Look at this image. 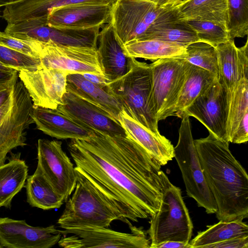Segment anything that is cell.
Instances as JSON below:
<instances>
[{"label":"cell","mask_w":248,"mask_h":248,"mask_svg":"<svg viewBox=\"0 0 248 248\" xmlns=\"http://www.w3.org/2000/svg\"><path fill=\"white\" fill-rule=\"evenodd\" d=\"M154 4L157 7L170 10L176 7L184 0H144Z\"/></svg>","instance_id":"b9f144b4"},{"label":"cell","mask_w":248,"mask_h":248,"mask_svg":"<svg viewBox=\"0 0 248 248\" xmlns=\"http://www.w3.org/2000/svg\"><path fill=\"white\" fill-rule=\"evenodd\" d=\"M18 72L33 105L56 109L62 104L66 92L67 72L43 67L35 71L21 70Z\"/></svg>","instance_id":"2e32d148"},{"label":"cell","mask_w":248,"mask_h":248,"mask_svg":"<svg viewBox=\"0 0 248 248\" xmlns=\"http://www.w3.org/2000/svg\"><path fill=\"white\" fill-rule=\"evenodd\" d=\"M18 71L16 70L6 71L0 69V82L6 81L12 78Z\"/></svg>","instance_id":"ee69618b"},{"label":"cell","mask_w":248,"mask_h":248,"mask_svg":"<svg viewBox=\"0 0 248 248\" xmlns=\"http://www.w3.org/2000/svg\"><path fill=\"white\" fill-rule=\"evenodd\" d=\"M55 225L33 227L25 220L0 217V244L6 248H50L61 238Z\"/></svg>","instance_id":"e0dca14e"},{"label":"cell","mask_w":248,"mask_h":248,"mask_svg":"<svg viewBox=\"0 0 248 248\" xmlns=\"http://www.w3.org/2000/svg\"><path fill=\"white\" fill-rule=\"evenodd\" d=\"M138 40H156L186 46L200 42L196 31L186 21L179 19L174 9L165 10Z\"/></svg>","instance_id":"44dd1931"},{"label":"cell","mask_w":248,"mask_h":248,"mask_svg":"<svg viewBox=\"0 0 248 248\" xmlns=\"http://www.w3.org/2000/svg\"><path fill=\"white\" fill-rule=\"evenodd\" d=\"M184 59L189 63L213 73L218 78L217 54L216 47L202 42H196L186 46Z\"/></svg>","instance_id":"1f68e13d"},{"label":"cell","mask_w":248,"mask_h":248,"mask_svg":"<svg viewBox=\"0 0 248 248\" xmlns=\"http://www.w3.org/2000/svg\"><path fill=\"white\" fill-rule=\"evenodd\" d=\"M93 132L68 143L76 167L114 200L128 224L155 213L163 186L161 165L129 135Z\"/></svg>","instance_id":"6da1fadb"},{"label":"cell","mask_w":248,"mask_h":248,"mask_svg":"<svg viewBox=\"0 0 248 248\" xmlns=\"http://www.w3.org/2000/svg\"><path fill=\"white\" fill-rule=\"evenodd\" d=\"M167 10L144 0H117L112 6L109 23L122 46L140 38Z\"/></svg>","instance_id":"30bf717a"},{"label":"cell","mask_w":248,"mask_h":248,"mask_svg":"<svg viewBox=\"0 0 248 248\" xmlns=\"http://www.w3.org/2000/svg\"><path fill=\"white\" fill-rule=\"evenodd\" d=\"M230 93L227 131L229 139L242 120L248 115V78L240 80Z\"/></svg>","instance_id":"4dcf8cb0"},{"label":"cell","mask_w":248,"mask_h":248,"mask_svg":"<svg viewBox=\"0 0 248 248\" xmlns=\"http://www.w3.org/2000/svg\"><path fill=\"white\" fill-rule=\"evenodd\" d=\"M66 91L93 104L118 121L123 107L107 89L89 81L81 74L76 73L67 75Z\"/></svg>","instance_id":"603a6c76"},{"label":"cell","mask_w":248,"mask_h":248,"mask_svg":"<svg viewBox=\"0 0 248 248\" xmlns=\"http://www.w3.org/2000/svg\"><path fill=\"white\" fill-rule=\"evenodd\" d=\"M24 186L26 190L27 202L32 207L47 210L59 208L64 202L38 166L34 173L28 176Z\"/></svg>","instance_id":"4316f807"},{"label":"cell","mask_w":248,"mask_h":248,"mask_svg":"<svg viewBox=\"0 0 248 248\" xmlns=\"http://www.w3.org/2000/svg\"><path fill=\"white\" fill-rule=\"evenodd\" d=\"M19 0H0V7L5 6Z\"/></svg>","instance_id":"f6af8a7d"},{"label":"cell","mask_w":248,"mask_h":248,"mask_svg":"<svg viewBox=\"0 0 248 248\" xmlns=\"http://www.w3.org/2000/svg\"><path fill=\"white\" fill-rule=\"evenodd\" d=\"M206 248H248V236L227 239L209 245Z\"/></svg>","instance_id":"74e56055"},{"label":"cell","mask_w":248,"mask_h":248,"mask_svg":"<svg viewBox=\"0 0 248 248\" xmlns=\"http://www.w3.org/2000/svg\"><path fill=\"white\" fill-rule=\"evenodd\" d=\"M107 91L120 102L123 109L150 130L160 133L151 104L152 72L150 65L131 57L128 72L108 83Z\"/></svg>","instance_id":"277c9868"},{"label":"cell","mask_w":248,"mask_h":248,"mask_svg":"<svg viewBox=\"0 0 248 248\" xmlns=\"http://www.w3.org/2000/svg\"><path fill=\"white\" fill-rule=\"evenodd\" d=\"M97 48L98 61L104 76L111 82L121 78L129 71L131 57H127L116 39L110 23L99 31Z\"/></svg>","instance_id":"ac0fdd59"},{"label":"cell","mask_w":248,"mask_h":248,"mask_svg":"<svg viewBox=\"0 0 248 248\" xmlns=\"http://www.w3.org/2000/svg\"><path fill=\"white\" fill-rule=\"evenodd\" d=\"M196 31L200 42L209 44L216 47L230 40L228 31L216 24L204 21H186Z\"/></svg>","instance_id":"e575fe53"},{"label":"cell","mask_w":248,"mask_h":248,"mask_svg":"<svg viewBox=\"0 0 248 248\" xmlns=\"http://www.w3.org/2000/svg\"><path fill=\"white\" fill-rule=\"evenodd\" d=\"M118 121L128 135L155 158L162 166L174 158V146L165 137L150 130L123 109Z\"/></svg>","instance_id":"ffe728a7"},{"label":"cell","mask_w":248,"mask_h":248,"mask_svg":"<svg viewBox=\"0 0 248 248\" xmlns=\"http://www.w3.org/2000/svg\"><path fill=\"white\" fill-rule=\"evenodd\" d=\"M148 233L150 248L165 241L189 243L193 225L181 189L164 174L161 199L157 211L152 215Z\"/></svg>","instance_id":"5b68a950"},{"label":"cell","mask_w":248,"mask_h":248,"mask_svg":"<svg viewBox=\"0 0 248 248\" xmlns=\"http://www.w3.org/2000/svg\"><path fill=\"white\" fill-rule=\"evenodd\" d=\"M62 101L56 109L80 126L110 136H128L118 121L87 100L66 91Z\"/></svg>","instance_id":"5bb4252c"},{"label":"cell","mask_w":248,"mask_h":248,"mask_svg":"<svg viewBox=\"0 0 248 248\" xmlns=\"http://www.w3.org/2000/svg\"><path fill=\"white\" fill-rule=\"evenodd\" d=\"M190 63L184 59L166 58L150 64L151 104L157 120L175 115V109Z\"/></svg>","instance_id":"52a82bcc"},{"label":"cell","mask_w":248,"mask_h":248,"mask_svg":"<svg viewBox=\"0 0 248 248\" xmlns=\"http://www.w3.org/2000/svg\"><path fill=\"white\" fill-rule=\"evenodd\" d=\"M203 175L217 206L219 220L248 216V175L229 149V142L212 133L194 140Z\"/></svg>","instance_id":"7a4b0ae2"},{"label":"cell","mask_w":248,"mask_h":248,"mask_svg":"<svg viewBox=\"0 0 248 248\" xmlns=\"http://www.w3.org/2000/svg\"><path fill=\"white\" fill-rule=\"evenodd\" d=\"M18 78V72L11 79L0 82V107L10 96Z\"/></svg>","instance_id":"f35d334b"},{"label":"cell","mask_w":248,"mask_h":248,"mask_svg":"<svg viewBox=\"0 0 248 248\" xmlns=\"http://www.w3.org/2000/svg\"><path fill=\"white\" fill-rule=\"evenodd\" d=\"M229 99V92L217 79L186 109L183 116L194 117L209 133L229 142L227 131Z\"/></svg>","instance_id":"7c38bea8"},{"label":"cell","mask_w":248,"mask_h":248,"mask_svg":"<svg viewBox=\"0 0 248 248\" xmlns=\"http://www.w3.org/2000/svg\"><path fill=\"white\" fill-rule=\"evenodd\" d=\"M248 140V115L240 122L229 139V142L240 144Z\"/></svg>","instance_id":"8d00e7d4"},{"label":"cell","mask_w":248,"mask_h":248,"mask_svg":"<svg viewBox=\"0 0 248 248\" xmlns=\"http://www.w3.org/2000/svg\"><path fill=\"white\" fill-rule=\"evenodd\" d=\"M0 45L29 56L39 58V42L20 39L4 31H0Z\"/></svg>","instance_id":"d590c367"},{"label":"cell","mask_w":248,"mask_h":248,"mask_svg":"<svg viewBox=\"0 0 248 248\" xmlns=\"http://www.w3.org/2000/svg\"><path fill=\"white\" fill-rule=\"evenodd\" d=\"M217 54L218 68V81L223 85L229 92L243 79L241 75L237 47L234 39L216 47Z\"/></svg>","instance_id":"f546056e"},{"label":"cell","mask_w":248,"mask_h":248,"mask_svg":"<svg viewBox=\"0 0 248 248\" xmlns=\"http://www.w3.org/2000/svg\"><path fill=\"white\" fill-rule=\"evenodd\" d=\"M207 227L205 231L198 232L189 242L191 248H206L209 245L227 239L248 236V225L243 220H219Z\"/></svg>","instance_id":"f1b7e54d"},{"label":"cell","mask_w":248,"mask_h":248,"mask_svg":"<svg viewBox=\"0 0 248 248\" xmlns=\"http://www.w3.org/2000/svg\"><path fill=\"white\" fill-rule=\"evenodd\" d=\"M81 75L89 81L103 88L107 89L108 84L110 82L104 75L90 73H84Z\"/></svg>","instance_id":"60d3db41"},{"label":"cell","mask_w":248,"mask_h":248,"mask_svg":"<svg viewBox=\"0 0 248 248\" xmlns=\"http://www.w3.org/2000/svg\"><path fill=\"white\" fill-rule=\"evenodd\" d=\"M217 79V77L213 73L190 63L176 105L175 115L182 118L186 109Z\"/></svg>","instance_id":"83f0119b"},{"label":"cell","mask_w":248,"mask_h":248,"mask_svg":"<svg viewBox=\"0 0 248 248\" xmlns=\"http://www.w3.org/2000/svg\"><path fill=\"white\" fill-rule=\"evenodd\" d=\"M39 43V58L43 67L65 71L68 74L104 75L98 61L96 47Z\"/></svg>","instance_id":"4fadbf2b"},{"label":"cell","mask_w":248,"mask_h":248,"mask_svg":"<svg viewBox=\"0 0 248 248\" xmlns=\"http://www.w3.org/2000/svg\"><path fill=\"white\" fill-rule=\"evenodd\" d=\"M61 141L40 139L37 143V166L64 202L74 191L77 182L75 167L63 150Z\"/></svg>","instance_id":"8fae6325"},{"label":"cell","mask_w":248,"mask_h":248,"mask_svg":"<svg viewBox=\"0 0 248 248\" xmlns=\"http://www.w3.org/2000/svg\"><path fill=\"white\" fill-rule=\"evenodd\" d=\"M174 157L181 170L187 195L208 214L216 213L217 206L205 179L192 137L189 117L182 118Z\"/></svg>","instance_id":"8992f818"},{"label":"cell","mask_w":248,"mask_h":248,"mask_svg":"<svg viewBox=\"0 0 248 248\" xmlns=\"http://www.w3.org/2000/svg\"><path fill=\"white\" fill-rule=\"evenodd\" d=\"M117 0H20L5 6L2 17L8 23L27 19L47 17L53 8L81 2H101L113 4Z\"/></svg>","instance_id":"7402d4cb"},{"label":"cell","mask_w":248,"mask_h":248,"mask_svg":"<svg viewBox=\"0 0 248 248\" xmlns=\"http://www.w3.org/2000/svg\"><path fill=\"white\" fill-rule=\"evenodd\" d=\"M31 117L38 130L57 139H87L94 135L93 131L78 125L57 109L33 105Z\"/></svg>","instance_id":"d6986e66"},{"label":"cell","mask_w":248,"mask_h":248,"mask_svg":"<svg viewBox=\"0 0 248 248\" xmlns=\"http://www.w3.org/2000/svg\"><path fill=\"white\" fill-rule=\"evenodd\" d=\"M0 62L15 69L35 71L43 68L40 59L28 55L0 45Z\"/></svg>","instance_id":"836d02e7"},{"label":"cell","mask_w":248,"mask_h":248,"mask_svg":"<svg viewBox=\"0 0 248 248\" xmlns=\"http://www.w3.org/2000/svg\"><path fill=\"white\" fill-rule=\"evenodd\" d=\"M154 248H191L189 243L178 241H165L155 246Z\"/></svg>","instance_id":"7bdbcfd3"},{"label":"cell","mask_w":248,"mask_h":248,"mask_svg":"<svg viewBox=\"0 0 248 248\" xmlns=\"http://www.w3.org/2000/svg\"><path fill=\"white\" fill-rule=\"evenodd\" d=\"M237 52L241 77L243 78H248V40L244 46L237 47Z\"/></svg>","instance_id":"ab89813d"},{"label":"cell","mask_w":248,"mask_h":248,"mask_svg":"<svg viewBox=\"0 0 248 248\" xmlns=\"http://www.w3.org/2000/svg\"><path fill=\"white\" fill-rule=\"evenodd\" d=\"M0 248H3L2 247L0 244Z\"/></svg>","instance_id":"7dc6e473"},{"label":"cell","mask_w":248,"mask_h":248,"mask_svg":"<svg viewBox=\"0 0 248 248\" xmlns=\"http://www.w3.org/2000/svg\"><path fill=\"white\" fill-rule=\"evenodd\" d=\"M74 193L66 200L57 223L63 229L107 227L115 220L127 223L118 203L104 190L77 167Z\"/></svg>","instance_id":"3957f363"},{"label":"cell","mask_w":248,"mask_h":248,"mask_svg":"<svg viewBox=\"0 0 248 248\" xmlns=\"http://www.w3.org/2000/svg\"><path fill=\"white\" fill-rule=\"evenodd\" d=\"M184 0H184L183 1H184Z\"/></svg>","instance_id":"c3c4849f"},{"label":"cell","mask_w":248,"mask_h":248,"mask_svg":"<svg viewBox=\"0 0 248 248\" xmlns=\"http://www.w3.org/2000/svg\"><path fill=\"white\" fill-rule=\"evenodd\" d=\"M228 31L231 39L248 34V0H228Z\"/></svg>","instance_id":"d6a6232c"},{"label":"cell","mask_w":248,"mask_h":248,"mask_svg":"<svg viewBox=\"0 0 248 248\" xmlns=\"http://www.w3.org/2000/svg\"><path fill=\"white\" fill-rule=\"evenodd\" d=\"M0 69L5 70L6 71H12L13 70H15V69H12V68H9L8 67L4 66L0 62Z\"/></svg>","instance_id":"bcb514c9"},{"label":"cell","mask_w":248,"mask_h":248,"mask_svg":"<svg viewBox=\"0 0 248 248\" xmlns=\"http://www.w3.org/2000/svg\"><path fill=\"white\" fill-rule=\"evenodd\" d=\"M33 103L21 81H17L6 101L0 107V166L12 150L27 145L26 131L34 123Z\"/></svg>","instance_id":"ba28073f"},{"label":"cell","mask_w":248,"mask_h":248,"mask_svg":"<svg viewBox=\"0 0 248 248\" xmlns=\"http://www.w3.org/2000/svg\"><path fill=\"white\" fill-rule=\"evenodd\" d=\"M173 9L180 19L210 22L228 31V0H186Z\"/></svg>","instance_id":"cb8c5ba5"},{"label":"cell","mask_w":248,"mask_h":248,"mask_svg":"<svg viewBox=\"0 0 248 248\" xmlns=\"http://www.w3.org/2000/svg\"><path fill=\"white\" fill-rule=\"evenodd\" d=\"M8 162L0 166V208L10 209L13 198L25 186L28 167L20 153H11Z\"/></svg>","instance_id":"d4e9b609"},{"label":"cell","mask_w":248,"mask_h":248,"mask_svg":"<svg viewBox=\"0 0 248 248\" xmlns=\"http://www.w3.org/2000/svg\"><path fill=\"white\" fill-rule=\"evenodd\" d=\"M130 232L107 227H82L61 230L58 245L64 248H150V240L142 227L129 225Z\"/></svg>","instance_id":"9c48e42d"},{"label":"cell","mask_w":248,"mask_h":248,"mask_svg":"<svg viewBox=\"0 0 248 248\" xmlns=\"http://www.w3.org/2000/svg\"><path fill=\"white\" fill-rule=\"evenodd\" d=\"M113 5L90 2L53 8L47 16L46 24L57 29L76 30L101 28L110 23Z\"/></svg>","instance_id":"9a60e30c"},{"label":"cell","mask_w":248,"mask_h":248,"mask_svg":"<svg viewBox=\"0 0 248 248\" xmlns=\"http://www.w3.org/2000/svg\"><path fill=\"white\" fill-rule=\"evenodd\" d=\"M129 57L151 61L166 58L185 59L186 46L156 40H135L122 46Z\"/></svg>","instance_id":"484cf974"}]
</instances>
